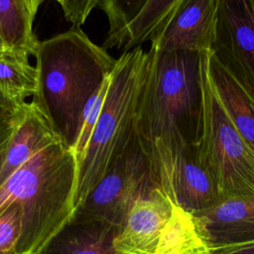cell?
Masks as SVG:
<instances>
[{
  "label": "cell",
  "mask_w": 254,
  "mask_h": 254,
  "mask_svg": "<svg viewBox=\"0 0 254 254\" xmlns=\"http://www.w3.org/2000/svg\"><path fill=\"white\" fill-rule=\"evenodd\" d=\"M148 0H95V8L106 16L108 30L102 47L116 48L126 27L137 17Z\"/></svg>",
  "instance_id": "obj_19"
},
{
  "label": "cell",
  "mask_w": 254,
  "mask_h": 254,
  "mask_svg": "<svg viewBox=\"0 0 254 254\" xmlns=\"http://www.w3.org/2000/svg\"><path fill=\"white\" fill-rule=\"evenodd\" d=\"M34 19L24 0H0V36L11 50L29 57L39 41L33 30Z\"/></svg>",
  "instance_id": "obj_16"
},
{
  "label": "cell",
  "mask_w": 254,
  "mask_h": 254,
  "mask_svg": "<svg viewBox=\"0 0 254 254\" xmlns=\"http://www.w3.org/2000/svg\"><path fill=\"white\" fill-rule=\"evenodd\" d=\"M56 1L61 5L63 12L66 10V8L68 6V3H69V0H56Z\"/></svg>",
  "instance_id": "obj_28"
},
{
  "label": "cell",
  "mask_w": 254,
  "mask_h": 254,
  "mask_svg": "<svg viewBox=\"0 0 254 254\" xmlns=\"http://www.w3.org/2000/svg\"><path fill=\"white\" fill-rule=\"evenodd\" d=\"M94 8L95 0H69L64 15L65 20L72 24V27H80Z\"/></svg>",
  "instance_id": "obj_23"
},
{
  "label": "cell",
  "mask_w": 254,
  "mask_h": 254,
  "mask_svg": "<svg viewBox=\"0 0 254 254\" xmlns=\"http://www.w3.org/2000/svg\"><path fill=\"white\" fill-rule=\"evenodd\" d=\"M172 203L159 188L138 199L113 240L115 254H155Z\"/></svg>",
  "instance_id": "obj_10"
},
{
  "label": "cell",
  "mask_w": 254,
  "mask_h": 254,
  "mask_svg": "<svg viewBox=\"0 0 254 254\" xmlns=\"http://www.w3.org/2000/svg\"><path fill=\"white\" fill-rule=\"evenodd\" d=\"M203 54L204 119L198 158L219 198L254 195V151L232 125L210 84Z\"/></svg>",
  "instance_id": "obj_5"
},
{
  "label": "cell",
  "mask_w": 254,
  "mask_h": 254,
  "mask_svg": "<svg viewBox=\"0 0 254 254\" xmlns=\"http://www.w3.org/2000/svg\"><path fill=\"white\" fill-rule=\"evenodd\" d=\"M148 64L149 53L141 46L123 52L116 60L98 120L76 163L72 197L74 212L136 131L138 106Z\"/></svg>",
  "instance_id": "obj_4"
},
{
  "label": "cell",
  "mask_w": 254,
  "mask_h": 254,
  "mask_svg": "<svg viewBox=\"0 0 254 254\" xmlns=\"http://www.w3.org/2000/svg\"><path fill=\"white\" fill-rule=\"evenodd\" d=\"M154 188L158 186L150 159L136 129L72 217L102 222L119 231L134 203Z\"/></svg>",
  "instance_id": "obj_6"
},
{
  "label": "cell",
  "mask_w": 254,
  "mask_h": 254,
  "mask_svg": "<svg viewBox=\"0 0 254 254\" xmlns=\"http://www.w3.org/2000/svg\"><path fill=\"white\" fill-rule=\"evenodd\" d=\"M210 254H254V242L213 248Z\"/></svg>",
  "instance_id": "obj_24"
},
{
  "label": "cell",
  "mask_w": 254,
  "mask_h": 254,
  "mask_svg": "<svg viewBox=\"0 0 254 254\" xmlns=\"http://www.w3.org/2000/svg\"><path fill=\"white\" fill-rule=\"evenodd\" d=\"M210 53L254 101V0H219Z\"/></svg>",
  "instance_id": "obj_8"
},
{
  "label": "cell",
  "mask_w": 254,
  "mask_h": 254,
  "mask_svg": "<svg viewBox=\"0 0 254 254\" xmlns=\"http://www.w3.org/2000/svg\"><path fill=\"white\" fill-rule=\"evenodd\" d=\"M58 141L46 118L29 102L23 119L8 140L0 169V185L29 159Z\"/></svg>",
  "instance_id": "obj_12"
},
{
  "label": "cell",
  "mask_w": 254,
  "mask_h": 254,
  "mask_svg": "<svg viewBox=\"0 0 254 254\" xmlns=\"http://www.w3.org/2000/svg\"><path fill=\"white\" fill-rule=\"evenodd\" d=\"M219 0H181L150 48L171 52H210Z\"/></svg>",
  "instance_id": "obj_9"
},
{
  "label": "cell",
  "mask_w": 254,
  "mask_h": 254,
  "mask_svg": "<svg viewBox=\"0 0 254 254\" xmlns=\"http://www.w3.org/2000/svg\"><path fill=\"white\" fill-rule=\"evenodd\" d=\"M37 90V70L29 63V56L11 51L0 59V92L25 101Z\"/></svg>",
  "instance_id": "obj_18"
},
{
  "label": "cell",
  "mask_w": 254,
  "mask_h": 254,
  "mask_svg": "<svg viewBox=\"0 0 254 254\" xmlns=\"http://www.w3.org/2000/svg\"><path fill=\"white\" fill-rule=\"evenodd\" d=\"M210 251L195 215L172 203L155 254H210Z\"/></svg>",
  "instance_id": "obj_15"
},
{
  "label": "cell",
  "mask_w": 254,
  "mask_h": 254,
  "mask_svg": "<svg viewBox=\"0 0 254 254\" xmlns=\"http://www.w3.org/2000/svg\"><path fill=\"white\" fill-rule=\"evenodd\" d=\"M193 214L210 249L254 242V195L219 198Z\"/></svg>",
  "instance_id": "obj_11"
},
{
  "label": "cell",
  "mask_w": 254,
  "mask_h": 254,
  "mask_svg": "<svg viewBox=\"0 0 254 254\" xmlns=\"http://www.w3.org/2000/svg\"><path fill=\"white\" fill-rule=\"evenodd\" d=\"M45 0H24L26 6L28 7L31 15L35 18L37 12H38V9L39 7L42 5V3L44 2Z\"/></svg>",
  "instance_id": "obj_25"
},
{
  "label": "cell",
  "mask_w": 254,
  "mask_h": 254,
  "mask_svg": "<svg viewBox=\"0 0 254 254\" xmlns=\"http://www.w3.org/2000/svg\"><path fill=\"white\" fill-rule=\"evenodd\" d=\"M21 224L22 209L19 204H11L0 212V254H18Z\"/></svg>",
  "instance_id": "obj_21"
},
{
  "label": "cell",
  "mask_w": 254,
  "mask_h": 254,
  "mask_svg": "<svg viewBox=\"0 0 254 254\" xmlns=\"http://www.w3.org/2000/svg\"><path fill=\"white\" fill-rule=\"evenodd\" d=\"M117 232L111 225L72 217L40 254H115Z\"/></svg>",
  "instance_id": "obj_14"
},
{
  "label": "cell",
  "mask_w": 254,
  "mask_h": 254,
  "mask_svg": "<svg viewBox=\"0 0 254 254\" xmlns=\"http://www.w3.org/2000/svg\"><path fill=\"white\" fill-rule=\"evenodd\" d=\"M28 102L12 99L0 92V147L6 143L23 119Z\"/></svg>",
  "instance_id": "obj_22"
},
{
  "label": "cell",
  "mask_w": 254,
  "mask_h": 254,
  "mask_svg": "<svg viewBox=\"0 0 254 254\" xmlns=\"http://www.w3.org/2000/svg\"><path fill=\"white\" fill-rule=\"evenodd\" d=\"M136 129L143 144H198L203 128V54L150 48Z\"/></svg>",
  "instance_id": "obj_2"
},
{
  "label": "cell",
  "mask_w": 254,
  "mask_h": 254,
  "mask_svg": "<svg viewBox=\"0 0 254 254\" xmlns=\"http://www.w3.org/2000/svg\"><path fill=\"white\" fill-rule=\"evenodd\" d=\"M143 146L156 185L173 204L197 213L219 199L212 179L199 161L197 144L169 146L155 141Z\"/></svg>",
  "instance_id": "obj_7"
},
{
  "label": "cell",
  "mask_w": 254,
  "mask_h": 254,
  "mask_svg": "<svg viewBox=\"0 0 254 254\" xmlns=\"http://www.w3.org/2000/svg\"><path fill=\"white\" fill-rule=\"evenodd\" d=\"M210 84L226 116L254 151V101L210 52L205 54Z\"/></svg>",
  "instance_id": "obj_13"
},
{
  "label": "cell",
  "mask_w": 254,
  "mask_h": 254,
  "mask_svg": "<svg viewBox=\"0 0 254 254\" xmlns=\"http://www.w3.org/2000/svg\"><path fill=\"white\" fill-rule=\"evenodd\" d=\"M33 56L37 90L32 103L58 139L73 152L85 107L110 75L117 59L93 43L80 27L39 40Z\"/></svg>",
  "instance_id": "obj_1"
},
{
  "label": "cell",
  "mask_w": 254,
  "mask_h": 254,
  "mask_svg": "<svg viewBox=\"0 0 254 254\" xmlns=\"http://www.w3.org/2000/svg\"><path fill=\"white\" fill-rule=\"evenodd\" d=\"M11 51H13V50H11L10 48H9V46L6 44V42L4 41V39L0 36V59L1 58H3V57H5L8 53H10Z\"/></svg>",
  "instance_id": "obj_26"
},
{
  "label": "cell",
  "mask_w": 254,
  "mask_h": 254,
  "mask_svg": "<svg viewBox=\"0 0 254 254\" xmlns=\"http://www.w3.org/2000/svg\"><path fill=\"white\" fill-rule=\"evenodd\" d=\"M109 79L110 75L104 80L100 88L97 90V92L91 97L89 102L87 103L84 113H83V120H82V126L80 129L79 137L76 143V146L73 150V154L75 156L76 163L81 158L85 147L89 141V138L92 134V131L95 127V124L98 120L99 114L101 112L105 96L107 93V89L109 86Z\"/></svg>",
  "instance_id": "obj_20"
},
{
  "label": "cell",
  "mask_w": 254,
  "mask_h": 254,
  "mask_svg": "<svg viewBox=\"0 0 254 254\" xmlns=\"http://www.w3.org/2000/svg\"><path fill=\"white\" fill-rule=\"evenodd\" d=\"M180 2L181 0H148L137 17L126 27L116 49L123 53L152 41Z\"/></svg>",
  "instance_id": "obj_17"
},
{
  "label": "cell",
  "mask_w": 254,
  "mask_h": 254,
  "mask_svg": "<svg viewBox=\"0 0 254 254\" xmlns=\"http://www.w3.org/2000/svg\"><path fill=\"white\" fill-rule=\"evenodd\" d=\"M76 160L58 141L37 153L0 185V212L22 209L18 254H40L73 216Z\"/></svg>",
  "instance_id": "obj_3"
},
{
  "label": "cell",
  "mask_w": 254,
  "mask_h": 254,
  "mask_svg": "<svg viewBox=\"0 0 254 254\" xmlns=\"http://www.w3.org/2000/svg\"><path fill=\"white\" fill-rule=\"evenodd\" d=\"M7 143H4L1 147H0V169H1V166H2V163H3V160H4V157H5V152H6V147H7Z\"/></svg>",
  "instance_id": "obj_27"
}]
</instances>
